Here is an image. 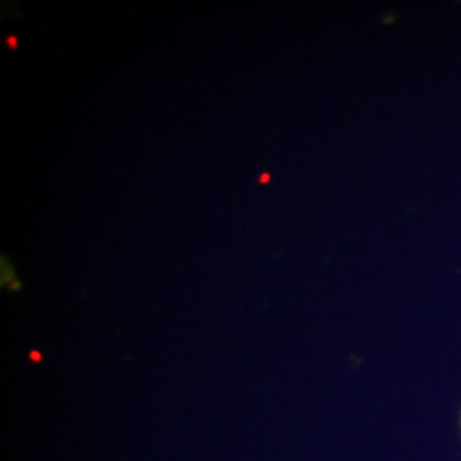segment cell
Returning a JSON list of instances; mask_svg holds the SVG:
<instances>
[{"label": "cell", "mask_w": 461, "mask_h": 461, "mask_svg": "<svg viewBox=\"0 0 461 461\" xmlns=\"http://www.w3.org/2000/svg\"><path fill=\"white\" fill-rule=\"evenodd\" d=\"M5 44H9L10 50H16V48H17V40H16V36H12V34H10V36L5 40Z\"/></svg>", "instance_id": "6da1fadb"}, {"label": "cell", "mask_w": 461, "mask_h": 461, "mask_svg": "<svg viewBox=\"0 0 461 461\" xmlns=\"http://www.w3.org/2000/svg\"><path fill=\"white\" fill-rule=\"evenodd\" d=\"M268 180H270L268 173H263V174H261V178H260V183L265 184V183H268Z\"/></svg>", "instance_id": "3957f363"}, {"label": "cell", "mask_w": 461, "mask_h": 461, "mask_svg": "<svg viewBox=\"0 0 461 461\" xmlns=\"http://www.w3.org/2000/svg\"><path fill=\"white\" fill-rule=\"evenodd\" d=\"M29 359L33 362H40V359H41V354L38 350H31L29 352Z\"/></svg>", "instance_id": "7a4b0ae2"}, {"label": "cell", "mask_w": 461, "mask_h": 461, "mask_svg": "<svg viewBox=\"0 0 461 461\" xmlns=\"http://www.w3.org/2000/svg\"><path fill=\"white\" fill-rule=\"evenodd\" d=\"M460 429H461V410H460Z\"/></svg>", "instance_id": "277c9868"}]
</instances>
